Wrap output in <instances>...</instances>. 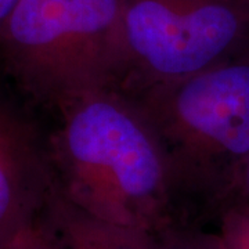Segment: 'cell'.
Here are the masks:
<instances>
[{
  "instance_id": "1",
  "label": "cell",
  "mask_w": 249,
  "mask_h": 249,
  "mask_svg": "<svg viewBox=\"0 0 249 249\" xmlns=\"http://www.w3.org/2000/svg\"><path fill=\"white\" fill-rule=\"evenodd\" d=\"M49 140L57 190L94 217L158 232L176 193L169 160L136 101L109 89L58 111Z\"/></svg>"
},
{
  "instance_id": "2",
  "label": "cell",
  "mask_w": 249,
  "mask_h": 249,
  "mask_svg": "<svg viewBox=\"0 0 249 249\" xmlns=\"http://www.w3.org/2000/svg\"><path fill=\"white\" fill-rule=\"evenodd\" d=\"M124 0H19L0 29V53L18 86L57 112L114 88L127 67Z\"/></svg>"
},
{
  "instance_id": "3",
  "label": "cell",
  "mask_w": 249,
  "mask_h": 249,
  "mask_svg": "<svg viewBox=\"0 0 249 249\" xmlns=\"http://www.w3.org/2000/svg\"><path fill=\"white\" fill-rule=\"evenodd\" d=\"M169 160L176 190L226 201L249 158V54L136 100Z\"/></svg>"
},
{
  "instance_id": "4",
  "label": "cell",
  "mask_w": 249,
  "mask_h": 249,
  "mask_svg": "<svg viewBox=\"0 0 249 249\" xmlns=\"http://www.w3.org/2000/svg\"><path fill=\"white\" fill-rule=\"evenodd\" d=\"M248 25L234 0H124L127 67L150 85L193 76L242 54Z\"/></svg>"
},
{
  "instance_id": "5",
  "label": "cell",
  "mask_w": 249,
  "mask_h": 249,
  "mask_svg": "<svg viewBox=\"0 0 249 249\" xmlns=\"http://www.w3.org/2000/svg\"><path fill=\"white\" fill-rule=\"evenodd\" d=\"M54 186L49 147L0 96V249L40 216Z\"/></svg>"
},
{
  "instance_id": "6",
  "label": "cell",
  "mask_w": 249,
  "mask_h": 249,
  "mask_svg": "<svg viewBox=\"0 0 249 249\" xmlns=\"http://www.w3.org/2000/svg\"><path fill=\"white\" fill-rule=\"evenodd\" d=\"M40 220L54 249H157V232L94 217L70 202L55 186Z\"/></svg>"
},
{
  "instance_id": "7",
  "label": "cell",
  "mask_w": 249,
  "mask_h": 249,
  "mask_svg": "<svg viewBox=\"0 0 249 249\" xmlns=\"http://www.w3.org/2000/svg\"><path fill=\"white\" fill-rule=\"evenodd\" d=\"M157 249H229L222 235L201 231H181L170 224L157 232Z\"/></svg>"
},
{
  "instance_id": "8",
  "label": "cell",
  "mask_w": 249,
  "mask_h": 249,
  "mask_svg": "<svg viewBox=\"0 0 249 249\" xmlns=\"http://www.w3.org/2000/svg\"><path fill=\"white\" fill-rule=\"evenodd\" d=\"M222 237L229 249H249V209L226 211Z\"/></svg>"
},
{
  "instance_id": "9",
  "label": "cell",
  "mask_w": 249,
  "mask_h": 249,
  "mask_svg": "<svg viewBox=\"0 0 249 249\" xmlns=\"http://www.w3.org/2000/svg\"><path fill=\"white\" fill-rule=\"evenodd\" d=\"M4 249H54L40 216L27 226Z\"/></svg>"
},
{
  "instance_id": "10",
  "label": "cell",
  "mask_w": 249,
  "mask_h": 249,
  "mask_svg": "<svg viewBox=\"0 0 249 249\" xmlns=\"http://www.w3.org/2000/svg\"><path fill=\"white\" fill-rule=\"evenodd\" d=\"M226 201L229 202L227 209H231V208L249 209V158L245 162L240 176L237 178V183Z\"/></svg>"
},
{
  "instance_id": "11",
  "label": "cell",
  "mask_w": 249,
  "mask_h": 249,
  "mask_svg": "<svg viewBox=\"0 0 249 249\" xmlns=\"http://www.w3.org/2000/svg\"><path fill=\"white\" fill-rule=\"evenodd\" d=\"M19 0H0V29Z\"/></svg>"
}]
</instances>
